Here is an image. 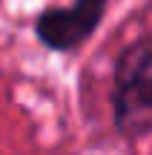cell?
Wrapping results in <instances>:
<instances>
[{"label":"cell","mask_w":152,"mask_h":155,"mask_svg":"<svg viewBox=\"0 0 152 155\" xmlns=\"http://www.w3.org/2000/svg\"><path fill=\"white\" fill-rule=\"evenodd\" d=\"M115 121L126 135H141L152 127V40L135 43L118 63Z\"/></svg>","instance_id":"1"},{"label":"cell","mask_w":152,"mask_h":155,"mask_svg":"<svg viewBox=\"0 0 152 155\" xmlns=\"http://www.w3.org/2000/svg\"><path fill=\"white\" fill-rule=\"evenodd\" d=\"M106 0H75L69 9H52L37 20V35L52 49H72L98 26Z\"/></svg>","instance_id":"2"}]
</instances>
